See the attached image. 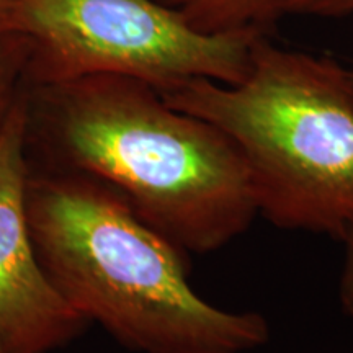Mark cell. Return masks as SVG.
Returning a JSON list of instances; mask_svg holds the SVG:
<instances>
[{"label": "cell", "instance_id": "9c48e42d", "mask_svg": "<svg viewBox=\"0 0 353 353\" xmlns=\"http://www.w3.org/2000/svg\"><path fill=\"white\" fill-rule=\"evenodd\" d=\"M345 257L341 272V285H339V298L343 312L353 319V237L343 242Z\"/></svg>", "mask_w": 353, "mask_h": 353}, {"label": "cell", "instance_id": "30bf717a", "mask_svg": "<svg viewBox=\"0 0 353 353\" xmlns=\"http://www.w3.org/2000/svg\"><path fill=\"white\" fill-rule=\"evenodd\" d=\"M8 3H10V0H0V20H2L3 15H6Z\"/></svg>", "mask_w": 353, "mask_h": 353}, {"label": "cell", "instance_id": "4fadbf2b", "mask_svg": "<svg viewBox=\"0 0 353 353\" xmlns=\"http://www.w3.org/2000/svg\"><path fill=\"white\" fill-rule=\"evenodd\" d=\"M245 353H247V352H245Z\"/></svg>", "mask_w": 353, "mask_h": 353}, {"label": "cell", "instance_id": "7c38bea8", "mask_svg": "<svg viewBox=\"0 0 353 353\" xmlns=\"http://www.w3.org/2000/svg\"><path fill=\"white\" fill-rule=\"evenodd\" d=\"M0 353H3V352H2V350H0Z\"/></svg>", "mask_w": 353, "mask_h": 353}, {"label": "cell", "instance_id": "3957f363", "mask_svg": "<svg viewBox=\"0 0 353 353\" xmlns=\"http://www.w3.org/2000/svg\"><path fill=\"white\" fill-rule=\"evenodd\" d=\"M226 132L244 156L259 214L276 228L353 237V90L324 56L255 39L244 79L159 90Z\"/></svg>", "mask_w": 353, "mask_h": 353}, {"label": "cell", "instance_id": "6da1fadb", "mask_svg": "<svg viewBox=\"0 0 353 353\" xmlns=\"http://www.w3.org/2000/svg\"><path fill=\"white\" fill-rule=\"evenodd\" d=\"M26 156L117 192L185 254H210L259 216L249 167L211 123L125 76L28 85Z\"/></svg>", "mask_w": 353, "mask_h": 353}, {"label": "cell", "instance_id": "52a82bcc", "mask_svg": "<svg viewBox=\"0 0 353 353\" xmlns=\"http://www.w3.org/2000/svg\"><path fill=\"white\" fill-rule=\"evenodd\" d=\"M28 52L15 34L0 30V131L6 125L13 105L25 90Z\"/></svg>", "mask_w": 353, "mask_h": 353}, {"label": "cell", "instance_id": "ba28073f", "mask_svg": "<svg viewBox=\"0 0 353 353\" xmlns=\"http://www.w3.org/2000/svg\"><path fill=\"white\" fill-rule=\"evenodd\" d=\"M288 15L341 19L353 15V0H293Z\"/></svg>", "mask_w": 353, "mask_h": 353}, {"label": "cell", "instance_id": "8fae6325", "mask_svg": "<svg viewBox=\"0 0 353 353\" xmlns=\"http://www.w3.org/2000/svg\"><path fill=\"white\" fill-rule=\"evenodd\" d=\"M348 79H350V85H352V90H353V68L348 69Z\"/></svg>", "mask_w": 353, "mask_h": 353}, {"label": "cell", "instance_id": "7a4b0ae2", "mask_svg": "<svg viewBox=\"0 0 353 353\" xmlns=\"http://www.w3.org/2000/svg\"><path fill=\"white\" fill-rule=\"evenodd\" d=\"M26 214L52 285L123 347L245 353L270 339L259 312L224 311L205 301L188 283L187 254L107 185L30 167Z\"/></svg>", "mask_w": 353, "mask_h": 353}, {"label": "cell", "instance_id": "277c9868", "mask_svg": "<svg viewBox=\"0 0 353 353\" xmlns=\"http://www.w3.org/2000/svg\"><path fill=\"white\" fill-rule=\"evenodd\" d=\"M0 30L23 41L28 85L108 74L157 90L242 81L265 34L203 33L159 0H10Z\"/></svg>", "mask_w": 353, "mask_h": 353}, {"label": "cell", "instance_id": "8992f818", "mask_svg": "<svg viewBox=\"0 0 353 353\" xmlns=\"http://www.w3.org/2000/svg\"><path fill=\"white\" fill-rule=\"evenodd\" d=\"M203 33H265L293 0H159Z\"/></svg>", "mask_w": 353, "mask_h": 353}, {"label": "cell", "instance_id": "5b68a950", "mask_svg": "<svg viewBox=\"0 0 353 353\" xmlns=\"http://www.w3.org/2000/svg\"><path fill=\"white\" fill-rule=\"evenodd\" d=\"M28 85L0 131V350L52 353L90 321L68 303L39 263L26 214Z\"/></svg>", "mask_w": 353, "mask_h": 353}]
</instances>
